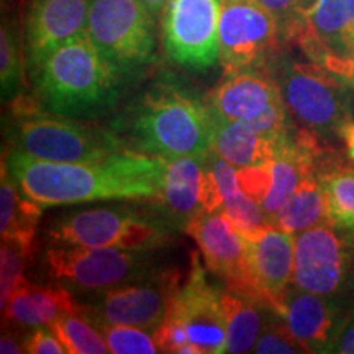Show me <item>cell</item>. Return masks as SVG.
Wrapping results in <instances>:
<instances>
[{
	"label": "cell",
	"mask_w": 354,
	"mask_h": 354,
	"mask_svg": "<svg viewBox=\"0 0 354 354\" xmlns=\"http://www.w3.org/2000/svg\"><path fill=\"white\" fill-rule=\"evenodd\" d=\"M6 161L20 189L43 209L92 202L159 201L162 192L165 159L131 149L84 162L43 161L10 151Z\"/></svg>",
	"instance_id": "cell-1"
},
{
	"label": "cell",
	"mask_w": 354,
	"mask_h": 354,
	"mask_svg": "<svg viewBox=\"0 0 354 354\" xmlns=\"http://www.w3.org/2000/svg\"><path fill=\"white\" fill-rule=\"evenodd\" d=\"M115 130L125 148L148 156L201 154L214 145L215 112L196 92L161 81L133 102Z\"/></svg>",
	"instance_id": "cell-2"
},
{
	"label": "cell",
	"mask_w": 354,
	"mask_h": 354,
	"mask_svg": "<svg viewBox=\"0 0 354 354\" xmlns=\"http://www.w3.org/2000/svg\"><path fill=\"white\" fill-rule=\"evenodd\" d=\"M38 102L48 112L95 120L117 105L123 79L87 32L61 44L32 73Z\"/></svg>",
	"instance_id": "cell-3"
},
{
	"label": "cell",
	"mask_w": 354,
	"mask_h": 354,
	"mask_svg": "<svg viewBox=\"0 0 354 354\" xmlns=\"http://www.w3.org/2000/svg\"><path fill=\"white\" fill-rule=\"evenodd\" d=\"M179 227L161 205L86 207L56 215L44 228L50 246H109L156 251L172 241Z\"/></svg>",
	"instance_id": "cell-4"
},
{
	"label": "cell",
	"mask_w": 354,
	"mask_h": 354,
	"mask_svg": "<svg viewBox=\"0 0 354 354\" xmlns=\"http://www.w3.org/2000/svg\"><path fill=\"white\" fill-rule=\"evenodd\" d=\"M7 138L12 151L55 162L94 161L128 149L115 131L51 113L24 95L8 104Z\"/></svg>",
	"instance_id": "cell-5"
},
{
	"label": "cell",
	"mask_w": 354,
	"mask_h": 354,
	"mask_svg": "<svg viewBox=\"0 0 354 354\" xmlns=\"http://www.w3.org/2000/svg\"><path fill=\"white\" fill-rule=\"evenodd\" d=\"M161 268L154 251L109 246H50L39 261L48 284L77 299H91L148 276Z\"/></svg>",
	"instance_id": "cell-6"
},
{
	"label": "cell",
	"mask_w": 354,
	"mask_h": 354,
	"mask_svg": "<svg viewBox=\"0 0 354 354\" xmlns=\"http://www.w3.org/2000/svg\"><path fill=\"white\" fill-rule=\"evenodd\" d=\"M274 77L286 107L305 130L318 140H339V131L351 120L348 82L315 63L279 57Z\"/></svg>",
	"instance_id": "cell-7"
},
{
	"label": "cell",
	"mask_w": 354,
	"mask_h": 354,
	"mask_svg": "<svg viewBox=\"0 0 354 354\" xmlns=\"http://www.w3.org/2000/svg\"><path fill=\"white\" fill-rule=\"evenodd\" d=\"M87 35L122 79L151 64L153 13L141 0H91Z\"/></svg>",
	"instance_id": "cell-8"
},
{
	"label": "cell",
	"mask_w": 354,
	"mask_h": 354,
	"mask_svg": "<svg viewBox=\"0 0 354 354\" xmlns=\"http://www.w3.org/2000/svg\"><path fill=\"white\" fill-rule=\"evenodd\" d=\"M294 281L300 289L354 304V234L331 221L294 236Z\"/></svg>",
	"instance_id": "cell-9"
},
{
	"label": "cell",
	"mask_w": 354,
	"mask_h": 354,
	"mask_svg": "<svg viewBox=\"0 0 354 354\" xmlns=\"http://www.w3.org/2000/svg\"><path fill=\"white\" fill-rule=\"evenodd\" d=\"M207 100L216 115L250 123L269 138H281L292 128L281 87L268 68L225 74Z\"/></svg>",
	"instance_id": "cell-10"
},
{
	"label": "cell",
	"mask_w": 354,
	"mask_h": 354,
	"mask_svg": "<svg viewBox=\"0 0 354 354\" xmlns=\"http://www.w3.org/2000/svg\"><path fill=\"white\" fill-rule=\"evenodd\" d=\"M220 2V64L225 74L269 68L281 43L274 17L259 0Z\"/></svg>",
	"instance_id": "cell-11"
},
{
	"label": "cell",
	"mask_w": 354,
	"mask_h": 354,
	"mask_svg": "<svg viewBox=\"0 0 354 354\" xmlns=\"http://www.w3.org/2000/svg\"><path fill=\"white\" fill-rule=\"evenodd\" d=\"M179 279V271L161 266L138 281L86 299L82 310L99 323L131 325L153 333L169 312Z\"/></svg>",
	"instance_id": "cell-12"
},
{
	"label": "cell",
	"mask_w": 354,
	"mask_h": 354,
	"mask_svg": "<svg viewBox=\"0 0 354 354\" xmlns=\"http://www.w3.org/2000/svg\"><path fill=\"white\" fill-rule=\"evenodd\" d=\"M295 41L312 63L349 84L354 56V0H304Z\"/></svg>",
	"instance_id": "cell-13"
},
{
	"label": "cell",
	"mask_w": 354,
	"mask_h": 354,
	"mask_svg": "<svg viewBox=\"0 0 354 354\" xmlns=\"http://www.w3.org/2000/svg\"><path fill=\"white\" fill-rule=\"evenodd\" d=\"M220 0H169L162 15L167 55L185 69L220 63Z\"/></svg>",
	"instance_id": "cell-14"
},
{
	"label": "cell",
	"mask_w": 354,
	"mask_h": 354,
	"mask_svg": "<svg viewBox=\"0 0 354 354\" xmlns=\"http://www.w3.org/2000/svg\"><path fill=\"white\" fill-rule=\"evenodd\" d=\"M205 269L201 256L194 251L187 281L176 292L162 322L183 331L198 354H221L227 353L221 289L207 279Z\"/></svg>",
	"instance_id": "cell-15"
},
{
	"label": "cell",
	"mask_w": 354,
	"mask_h": 354,
	"mask_svg": "<svg viewBox=\"0 0 354 354\" xmlns=\"http://www.w3.org/2000/svg\"><path fill=\"white\" fill-rule=\"evenodd\" d=\"M277 313L305 353H335L339 336L354 315V304L292 284Z\"/></svg>",
	"instance_id": "cell-16"
},
{
	"label": "cell",
	"mask_w": 354,
	"mask_h": 354,
	"mask_svg": "<svg viewBox=\"0 0 354 354\" xmlns=\"http://www.w3.org/2000/svg\"><path fill=\"white\" fill-rule=\"evenodd\" d=\"M210 151L165 159L159 205L179 230L203 212L220 210V192L212 172Z\"/></svg>",
	"instance_id": "cell-17"
},
{
	"label": "cell",
	"mask_w": 354,
	"mask_h": 354,
	"mask_svg": "<svg viewBox=\"0 0 354 354\" xmlns=\"http://www.w3.org/2000/svg\"><path fill=\"white\" fill-rule=\"evenodd\" d=\"M184 232L196 241L207 271L223 287L256 292L248 264V240L223 210L203 212L189 221Z\"/></svg>",
	"instance_id": "cell-18"
},
{
	"label": "cell",
	"mask_w": 354,
	"mask_h": 354,
	"mask_svg": "<svg viewBox=\"0 0 354 354\" xmlns=\"http://www.w3.org/2000/svg\"><path fill=\"white\" fill-rule=\"evenodd\" d=\"M91 0H33L25 20V61L30 74L61 44L87 32Z\"/></svg>",
	"instance_id": "cell-19"
},
{
	"label": "cell",
	"mask_w": 354,
	"mask_h": 354,
	"mask_svg": "<svg viewBox=\"0 0 354 354\" xmlns=\"http://www.w3.org/2000/svg\"><path fill=\"white\" fill-rule=\"evenodd\" d=\"M248 240V264L254 290L276 310L294 281V234L269 223Z\"/></svg>",
	"instance_id": "cell-20"
},
{
	"label": "cell",
	"mask_w": 354,
	"mask_h": 354,
	"mask_svg": "<svg viewBox=\"0 0 354 354\" xmlns=\"http://www.w3.org/2000/svg\"><path fill=\"white\" fill-rule=\"evenodd\" d=\"M221 307L227 326V353H253L266 326L279 313L253 290L221 287Z\"/></svg>",
	"instance_id": "cell-21"
},
{
	"label": "cell",
	"mask_w": 354,
	"mask_h": 354,
	"mask_svg": "<svg viewBox=\"0 0 354 354\" xmlns=\"http://www.w3.org/2000/svg\"><path fill=\"white\" fill-rule=\"evenodd\" d=\"M79 310L81 302L63 287L37 286L26 281L2 310V320L21 330H32L37 326H51L61 317Z\"/></svg>",
	"instance_id": "cell-22"
},
{
	"label": "cell",
	"mask_w": 354,
	"mask_h": 354,
	"mask_svg": "<svg viewBox=\"0 0 354 354\" xmlns=\"http://www.w3.org/2000/svg\"><path fill=\"white\" fill-rule=\"evenodd\" d=\"M277 140L264 136L250 123L227 120L215 113L212 151L236 169L266 165L272 158Z\"/></svg>",
	"instance_id": "cell-23"
},
{
	"label": "cell",
	"mask_w": 354,
	"mask_h": 354,
	"mask_svg": "<svg viewBox=\"0 0 354 354\" xmlns=\"http://www.w3.org/2000/svg\"><path fill=\"white\" fill-rule=\"evenodd\" d=\"M210 165L214 172L216 185L220 192V210L228 215V218L236 225V228L245 234L246 238L254 236L269 223V216L266 215L263 205L253 201L238 183V169L228 165L214 151L210 153Z\"/></svg>",
	"instance_id": "cell-24"
},
{
	"label": "cell",
	"mask_w": 354,
	"mask_h": 354,
	"mask_svg": "<svg viewBox=\"0 0 354 354\" xmlns=\"http://www.w3.org/2000/svg\"><path fill=\"white\" fill-rule=\"evenodd\" d=\"M43 207L32 201L13 176L8 171L6 156L2 158L0 167V234L2 238H12L35 248V234H37Z\"/></svg>",
	"instance_id": "cell-25"
},
{
	"label": "cell",
	"mask_w": 354,
	"mask_h": 354,
	"mask_svg": "<svg viewBox=\"0 0 354 354\" xmlns=\"http://www.w3.org/2000/svg\"><path fill=\"white\" fill-rule=\"evenodd\" d=\"M330 220L328 202L317 171L308 174L279 210L272 223L290 234H299Z\"/></svg>",
	"instance_id": "cell-26"
},
{
	"label": "cell",
	"mask_w": 354,
	"mask_h": 354,
	"mask_svg": "<svg viewBox=\"0 0 354 354\" xmlns=\"http://www.w3.org/2000/svg\"><path fill=\"white\" fill-rule=\"evenodd\" d=\"M317 174L325 189L331 223L354 234V169L320 158Z\"/></svg>",
	"instance_id": "cell-27"
},
{
	"label": "cell",
	"mask_w": 354,
	"mask_h": 354,
	"mask_svg": "<svg viewBox=\"0 0 354 354\" xmlns=\"http://www.w3.org/2000/svg\"><path fill=\"white\" fill-rule=\"evenodd\" d=\"M53 328L64 343L68 354H105L109 353L107 342L91 315L81 310L68 313L53 323Z\"/></svg>",
	"instance_id": "cell-28"
},
{
	"label": "cell",
	"mask_w": 354,
	"mask_h": 354,
	"mask_svg": "<svg viewBox=\"0 0 354 354\" xmlns=\"http://www.w3.org/2000/svg\"><path fill=\"white\" fill-rule=\"evenodd\" d=\"M24 53L20 38L15 28L7 21L0 30V84H2V100L13 102L21 97L25 84Z\"/></svg>",
	"instance_id": "cell-29"
},
{
	"label": "cell",
	"mask_w": 354,
	"mask_h": 354,
	"mask_svg": "<svg viewBox=\"0 0 354 354\" xmlns=\"http://www.w3.org/2000/svg\"><path fill=\"white\" fill-rule=\"evenodd\" d=\"M35 248L12 238H2L0 245V307H7L17 290L25 284V272L28 259Z\"/></svg>",
	"instance_id": "cell-30"
},
{
	"label": "cell",
	"mask_w": 354,
	"mask_h": 354,
	"mask_svg": "<svg viewBox=\"0 0 354 354\" xmlns=\"http://www.w3.org/2000/svg\"><path fill=\"white\" fill-rule=\"evenodd\" d=\"M99 328L107 342L109 353L112 354L161 353L153 333L149 335L148 330L131 325H115V323H99Z\"/></svg>",
	"instance_id": "cell-31"
},
{
	"label": "cell",
	"mask_w": 354,
	"mask_h": 354,
	"mask_svg": "<svg viewBox=\"0 0 354 354\" xmlns=\"http://www.w3.org/2000/svg\"><path fill=\"white\" fill-rule=\"evenodd\" d=\"M253 353L258 354H294L305 353V349L297 343L287 328L286 322L281 315H277L269 323L259 335L258 342L254 344Z\"/></svg>",
	"instance_id": "cell-32"
},
{
	"label": "cell",
	"mask_w": 354,
	"mask_h": 354,
	"mask_svg": "<svg viewBox=\"0 0 354 354\" xmlns=\"http://www.w3.org/2000/svg\"><path fill=\"white\" fill-rule=\"evenodd\" d=\"M277 24L281 41L295 39L302 20L304 0H259Z\"/></svg>",
	"instance_id": "cell-33"
},
{
	"label": "cell",
	"mask_w": 354,
	"mask_h": 354,
	"mask_svg": "<svg viewBox=\"0 0 354 354\" xmlns=\"http://www.w3.org/2000/svg\"><path fill=\"white\" fill-rule=\"evenodd\" d=\"M25 353L28 354H68L64 343L53 326H37L26 331Z\"/></svg>",
	"instance_id": "cell-34"
},
{
	"label": "cell",
	"mask_w": 354,
	"mask_h": 354,
	"mask_svg": "<svg viewBox=\"0 0 354 354\" xmlns=\"http://www.w3.org/2000/svg\"><path fill=\"white\" fill-rule=\"evenodd\" d=\"M28 330H21L10 323H2V336H0V353L21 354L25 353V335Z\"/></svg>",
	"instance_id": "cell-35"
},
{
	"label": "cell",
	"mask_w": 354,
	"mask_h": 354,
	"mask_svg": "<svg viewBox=\"0 0 354 354\" xmlns=\"http://www.w3.org/2000/svg\"><path fill=\"white\" fill-rule=\"evenodd\" d=\"M335 353L338 354H354V315L343 330L342 336H339L338 343L335 346Z\"/></svg>",
	"instance_id": "cell-36"
},
{
	"label": "cell",
	"mask_w": 354,
	"mask_h": 354,
	"mask_svg": "<svg viewBox=\"0 0 354 354\" xmlns=\"http://www.w3.org/2000/svg\"><path fill=\"white\" fill-rule=\"evenodd\" d=\"M339 140L346 146L348 156L354 162V122L349 120L339 131Z\"/></svg>",
	"instance_id": "cell-37"
},
{
	"label": "cell",
	"mask_w": 354,
	"mask_h": 354,
	"mask_svg": "<svg viewBox=\"0 0 354 354\" xmlns=\"http://www.w3.org/2000/svg\"><path fill=\"white\" fill-rule=\"evenodd\" d=\"M141 2L148 7V10L151 12L153 15H158L159 12L165 10L167 3H169V0H141Z\"/></svg>",
	"instance_id": "cell-38"
},
{
	"label": "cell",
	"mask_w": 354,
	"mask_h": 354,
	"mask_svg": "<svg viewBox=\"0 0 354 354\" xmlns=\"http://www.w3.org/2000/svg\"><path fill=\"white\" fill-rule=\"evenodd\" d=\"M349 84L354 87V56H353V68H351V77H349Z\"/></svg>",
	"instance_id": "cell-39"
}]
</instances>
